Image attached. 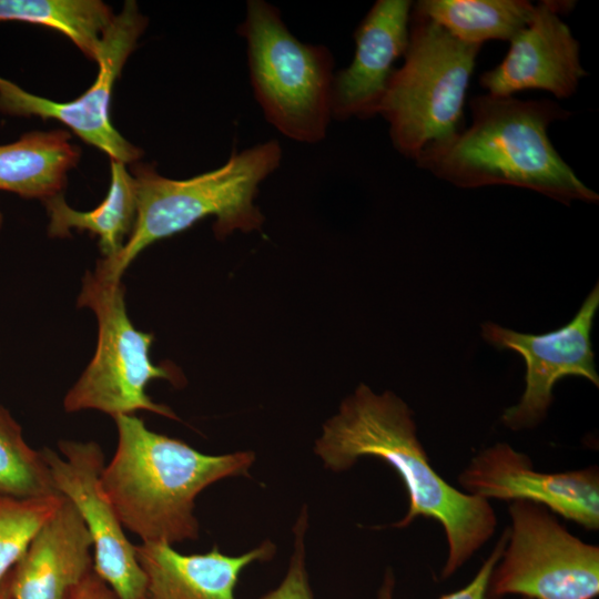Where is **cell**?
Instances as JSON below:
<instances>
[{
	"label": "cell",
	"instance_id": "obj_5",
	"mask_svg": "<svg viewBox=\"0 0 599 599\" xmlns=\"http://www.w3.org/2000/svg\"><path fill=\"white\" fill-rule=\"evenodd\" d=\"M480 48L412 9L404 63L392 73L378 109L389 124L394 148L404 156L416 160L460 131Z\"/></svg>",
	"mask_w": 599,
	"mask_h": 599
},
{
	"label": "cell",
	"instance_id": "obj_21",
	"mask_svg": "<svg viewBox=\"0 0 599 599\" xmlns=\"http://www.w3.org/2000/svg\"><path fill=\"white\" fill-rule=\"evenodd\" d=\"M0 494L22 498L61 495L41 450L28 445L21 426L1 404Z\"/></svg>",
	"mask_w": 599,
	"mask_h": 599
},
{
	"label": "cell",
	"instance_id": "obj_14",
	"mask_svg": "<svg viewBox=\"0 0 599 599\" xmlns=\"http://www.w3.org/2000/svg\"><path fill=\"white\" fill-rule=\"evenodd\" d=\"M412 2L378 0L354 32L349 65L334 72L332 119H369L378 109L398 58L408 44Z\"/></svg>",
	"mask_w": 599,
	"mask_h": 599
},
{
	"label": "cell",
	"instance_id": "obj_22",
	"mask_svg": "<svg viewBox=\"0 0 599 599\" xmlns=\"http://www.w3.org/2000/svg\"><path fill=\"white\" fill-rule=\"evenodd\" d=\"M64 497H14L0 494V583L22 558Z\"/></svg>",
	"mask_w": 599,
	"mask_h": 599
},
{
	"label": "cell",
	"instance_id": "obj_4",
	"mask_svg": "<svg viewBox=\"0 0 599 599\" xmlns=\"http://www.w3.org/2000/svg\"><path fill=\"white\" fill-rule=\"evenodd\" d=\"M282 161L277 140L233 151L220 167L186 180L162 176L153 164L132 163L136 219L121 251L99 260L94 275L119 282L132 261L149 245L214 216L213 231L222 240L235 231H260L264 215L255 205L261 183Z\"/></svg>",
	"mask_w": 599,
	"mask_h": 599
},
{
	"label": "cell",
	"instance_id": "obj_2",
	"mask_svg": "<svg viewBox=\"0 0 599 599\" xmlns=\"http://www.w3.org/2000/svg\"><path fill=\"white\" fill-rule=\"evenodd\" d=\"M118 444L101 487L124 529L142 542L180 544L199 538L195 499L210 485L250 476L252 450L203 454L185 441L150 430L142 418H113Z\"/></svg>",
	"mask_w": 599,
	"mask_h": 599
},
{
	"label": "cell",
	"instance_id": "obj_19",
	"mask_svg": "<svg viewBox=\"0 0 599 599\" xmlns=\"http://www.w3.org/2000/svg\"><path fill=\"white\" fill-rule=\"evenodd\" d=\"M534 8L526 0H422L412 9L456 39L483 45L488 40L510 41L528 23Z\"/></svg>",
	"mask_w": 599,
	"mask_h": 599
},
{
	"label": "cell",
	"instance_id": "obj_23",
	"mask_svg": "<svg viewBox=\"0 0 599 599\" xmlns=\"http://www.w3.org/2000/svg\"><path fill=\"white\" fill-rule=\"evenodd\" d=\"M308 527L307 506L304 505L293 527V554L281 583L260 599H315L306 569L305 534Z\"/></svg>",
	"mask_w": 599,
	"mask_h": 599
},
{
	"label": "cell",
	"instance_id": "obj_27",
	"mask_svg": "<svg viewBox=\"0 0 599 599\" xmlns=\"http://www.w3.org/2000/svg\"><path fill=\"white\" fill-rule=\"evenodd\" d=\"M2 222H3V216H2V214H1V212H0V229H1V226H2Z\"/></svg>",
	"mask_w": 599,
	"mask_h": 599
},
{
	"label": "cell",
	"instance_id": "obj_10",
	"mask_svg": "<svg viewBox=\"0 0 599 599\" xmlns=\"http://www.w3.org/2000/svg\"><path fill=\"white\" fill-rule=\"evenodd\" d=\"M60 454L41 449L59 494L79 511L93 542V570L119 599H148L146 577L136 558V545L124 532L105 496L100 476L105 465L101 446L93 441L62 439Z\"/></svg>",
	"mask_w": 599,
	"mask_h": 599
},
{
	"label": "cell",
	"instance_id": "obj_12",
	"mask_svg": "<svg viewBox=\"0 0 599 599\" xmlns=\"http://www.w3.org/2000/svg\"><path fill=\"white\" fill-rule=\"evenodd\" d=\"M458 483L465 493L487 500L531 501L588 530L599 529V473L595 466L544 473L527 455L497 443L470 460Z\"/></svg>",
	"mask_w": 599,
	"mask_h": 599
},
{
	"label": "cell",
	"instance_id": "obj_26",
	"mask_svg": "<svg viewBox=\"0 0 599 599\" xmlns=\"http://www.w3.org/2000/svg\"><path fill=\"white\" fill-rule=\"evenodd\" d=\"M10 572L0 583V599H10Z\"/></svg>",
	"mask_w": 599,
	"mask_h": 599
},
{
	"label": "cell",
	"instance_id": "obj_7",
	"mask_svg": "<svg viewBox=\"0 0 599 599\" xmlns=\"http://www.w3.org/2000/svg\"><path fill=\"white\" fill-rule=\"evenodd\" d=\"M122 281L106 282L88 271L82 281L78 307L91 308L98 319V344L93 358L63 399L67 413L95 409L115 418L138 410L180 420L166 405L146 394L153 379L175 386L184 376L173 364L152 363L150 347L154 336L136 329L125 307Z\"/></svg>",
	"mask_w": 599,
	"mask_h": 599
},
{
	"label": "cell",
	"instance_id": "obj_8",
	"mask_svg": "<svg viewBox=\"0 0 599 599\" xmlns=\"http://www.w3.org/2000/svg\"><path fill=\"white\" fill-rule=\"evenodd\" d=\"M502 555L487 598L595 599L599 595V547L570 534L542 505L514 500Z\"/></svg>",
	"mask_w": 599,
	"mask_h": 599
},
{
	"label": "cell",
	"instance_id": "obj_20",
	"mask_svg": "<svg viewBox=\"0 0 599 599\" xmlns=\"http://www.w3.org/2000/svg\"><path fill=\"white\" fill-rule=\"evenodd\" d=\"M115 14L100 0H0V22L44 26L68 37L97 62L102 38Z\"/></svg>",
	"mask_w": 599,
	"mask_h": 599
},
{
	"label": "cell",
	"instance_id": "obj_6",
	"mask_svg": "<svg viewBox=\"0 0 599 599\" xmlns=\"http://www.w3.org/2000/svg\"><path fill=\"white\" fill-rule=\"evenodd\" d=\"M236 32L245 40L251 85L266 121L296 142L324 140L332 120L329 49L298 40L265 0L246 2Z\"/></svg>",
	"mask_w": 599,
	"mask_h": 599
},
{
	"label": "cell",
	"instance_id": "obj_9",
	"mask_svg": "<svg viewBox=\"0 0 599 599\" xmlns=\"http://www.w3.org/2000/svg\"><path fill=\"white\" fill-rule=\"evenodd\" d=\"M148 24L134 1H125L102 38L97 60L95 82L79 98L55 102L27 92L0 77V112L17 116L53 119L71 129L84 142L106 153L111 160L132 164L142 150L131 144L113 126L110 104L115 81Z\"/></svg>",
	"mask_w": 599,
	"mask_h": 599
},
{
	"label": "cell",
	"instance_id": "obj_24",
	"mask_svg": "<svg viewBox=\"0 0 599 599\" xmlns=\"http://www.w3.org/2000/svg\"><path fill=\"white\" fill-rule=\"evenodd\" d=\"M508 539V528L498 539L495 548L483 562L475 577L465 587L443 595L438 599H488L487 589L490 575L499 561ZM395 576L390 568H387L383 581L377 591V599H394Z\"/></svg>",
	"mask_w": 599,
	"mask_h": 599
},
{
	"label": "cell",
	"instance_id": "obj_18",
	"mask_svg": "<svg viewBox=\"0 0 599 599\" xmlns=\"http://www.w3.org/2000/svg\"><path fill=\"white\" fill-rule=\"evenodd\" d=\"M108 194L92 211H77L62 194L44 201L50 237H69L71 230L87 231L99 238L103 258L118 254L130 236L136 219L135 182L124 163L111 160Z\"/></svg>",
	"mask_w": 599,
	"mask_h": 599
},
{
	"label": "cell",
	"instance_id": "obj_11",
	"mask_svg": "<svg viewBox=\"0 0 599 599\" xmlns=\"http://www.w3.org/2000/svg\"><path fill=\"white\" fill-rule=\"evenodd\" d=\"M598 308L597 283L573 318L558 329L537 335L491 322L481 325V335L487 343L498 349L518 353L526 364L524 394L501 416L506 427L520 430L538 425L552 403L555 384L566 376H580L599 386L590 338Z\"/></svg>",
	"mask_w": 599,
	"mask_h": 599
},
{
	"label": "cell",
	"instance_id": "obj_15",
	"mask_svg": "<svg viewBox=\"0 0 599 599\" xmlns=\"http://www.w3.org/2000/svg\"><path fill=\"white\" fill-rule=\"evenodd\" d=\"M92 538L64 497L10 571L11 599H67L93 571Z\"/></svg>",
	"mask_w": 599,
	"mask_h": 599
},
{
	"label": "cell",
	"instance_id": "obj_25",
	"mask_svg": "<svg viewBox=\"0 0 599 599\" xmlns=\"http://www.w3.org/2000/svg\"><path fill=\"white\" fill-rule=\"evenodd\" d=\"M67 599H119L111 587L94 570L90 572Z\"/></svg>",
	"mask_w": 599,
	"mask_h": 599
},
{
	"label": "cell",
	"instance_id": "obj_17",
	"mask_svg": "<svg viewBox=\"0 0 599 599\" xmlns=\"http://www.w3.org/2000/svg\"><path fill=\"white\" fill-rule=\"evenodd\" d=\"M80 155L67 130L27 132L0 145V191L42 202L60 195Z\"/></svg>",
	"mask_w": 599,
	"mask_h": 599
},
{
	"label": "cell",
	"instance_id": "obj_13",
	"mask_svg": "<svg viewBox=\"0 0 599 599\" xmlns=\"http://www.w3.org/2000/svg\"><path fill=\"white\" fill-rule=\"evenodd\" d=\"M571 2L540 1L528 23L510 40L505 59L481 74L480 84L494 97H511L539 89L557 98L572 95L587 74L580 63L579 43L559 14Z\"/></svg>",
	"mask_w": 599,
	"mask_h": 599
},
{
	"label": "cell",
	"instance_id": "obj_3",
	"mask_svg": "<svg viewBox=\"0 0 599 599\" xmlns=\"http://www.w3.org/2000/svg\"><path fill=\"white\" fill-rule=\"evenodd\" d=\"M470 108L471 125L423 151L418 166L459 187L512 185L565 204L598 202L548 136L549 124L567 119V110L549 100L490 94L475 97Z\"/></svg>",
	"mask_w": 599,
	"mask_h": 599
},
{
	"label": "cell",
	"instance_id": "obj_29",
	"mask_svg": "<svg viewBox=\"0 0 599 599\" xmlns=\"http://www.w3.org/2000/svg\"><path fill=\"white\" fill-rule=\"evenodd\" d=\"M11 599V598H10Z\"/></svg>",
	"mask_w": 599,
	"mask_h": 599
},
{
	"label": "cell",
	"instance_id": "obj_1",
	"mask_svg": "<svg viewBox=\"0 0 599 599\" xmlns=\"http://www.w3.org/2000/svg\"><path fill=\"white\" fill-rule=\"evenodd\" d=\"M314 451L335 473L348 470L363 457L388 464L408 496L405 516L390 527H408L419 517L441 525L448 546L441 579L451 577L496 531L489 500L457 489L436 471L418 439L413 412L390 390L376 394L359 384L323 425Z\"/></svg>",
	"mask_w": 599,
	"mask_h": 599
},
{
	"label": "cell",
	"instance_id": "obj_16",
	"mask_svg": "<svg viewBox=\"0 0 599 599\" xmlns=\"http://www.w3.org/2000/svg\"><path fill=\"white\" fill-rule=\"evenodd\" d=\"M275 551L268 539L240 556L224 555L216 546L183 555L165 542H141L136 558L146 577L148 599H235L243 569L272 559Z\"/></svg>",
	"mask_w": 599,
	"mask_h": 599
},
{
	"label": "cell",
	"instance_id": "obj_28",
	"mask_svg": "<svg viewBox=\"0 0 599 599\" xmlns=\"http://www.w3.org/2000/svg\"><path fill=\"white\" fill-rule=\"evenodd\" d=\"M522 599H529V598H522Z\"/></svg>",
	"mask_w": 599,
	"mask_h": 599
}]
</instances>
